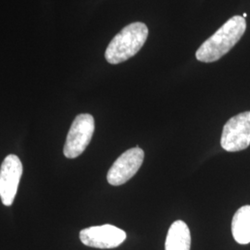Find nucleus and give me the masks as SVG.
I'll list each match as a JSON object with an SVG mask.
<instances>
[{
    "label": "nucleus",
    "mask_w": 250,
    "mask_h": 250,
    "mask_svg": "<svg viewBox=\"0 0 250 250\" xmlns=\"http://www.w3.org/2000/svg\"><path fill=\"white\" fill-rule=\"evenodd\" d=\"M81 242L90 248L115 249L126 239V232L111 224L92 226L80 232Z\"/></svg>",
    "instance_id": "obj_6"
},
{
    "label": "nucleus",
    "mask_w": 250,
    "mask_h": 250,
    "mask_svg": "<svg viewBox=\"0 0 250 250\" xmlns=\"http://www.w3.org/2000/svg\"><path fill=\"white\" fill-rule=\"evenodd\" d=\"M22 164L16 155H9L0 168V198L3 205H12L22 175Z\"/></svg>",
    "instance_id": "obj_7"
},
{
    "label": "nucleus",
    "mask_w": 250,
    "mask_h": 250,
    "mask_svg": "<svg viewBox=\"0 0 250 250\" xmlns=\"http://www.w3.org/2000/svg\"><path fill=\"white\" fill-rule=\"evenodd\" d=\"M248 16V14L247 13H244V15H243V18H246Z\"/></svg>",
    "instance_id": "obj_10"
},
{
    "label": "nucleus",
    "mask_w": 250,
    "mask_h": 250,
    "mask_svg": "<svg viewBox=\"0 0 250 250\" xmlns=\"http://www.w3.org/2000/svg\"><path fill=\"white\" fill-rule=\"evenodd\" d=\"M148 29L143 22L125 26L107 45L105 59L110 64H119L134 57L146 43Z\"/></svg>",
    "instance_id": "obj_2"
},
{
    "label": "nucleus",
    "mask_w": 250,
    "mask_h": 250,
    "mask_svg": "<svg viewBox=\"0 0 250 250\" xmlns=\"http://www.w3.org/2000/svg\"><path fill=\"white\" fill-rule=\"evenodd\" d=\"M232 233L234 240L240 245L250 243V206H243L233 215Z\"/></svg>",
    "instance_id": "obj_9"
},
{
    "label": "nucleus",
    "mask_w": 250,
    "mask_h": 250,
    "mask_svg": "<svg viewBox=\"0 0 250 250\" xmlns=\"http://www.w3.org/2000/svg\"><path fill=\"white\" fill-rule=\"evenodd\" d=\"M95 132L94 117L88 113L79 114L72 122L67 135L63 153L68 159L79 157L88 146Z\"/></svg>",
    "instance_id": "obj_3"
},
{
    "label": "nucleus",
    "mask_w": 250,
    "mask_h": 250,
    "mask_svg": "<svg viewBox=\"0 0 250 250\" xmlns=\"http://www.w3.org/2000/svg\"><path fill=\"white\" fill-rule=\"evenodd\" d=\"M191 234L188 224L176 221L170 225L165 242V250H190Z\"/></svg>",
    "instance_id": "obj_8"
},
{
    "label": "nucleus",
    "mask_w": 250,
    "mask_h": 250,
    "mask_svg": "<svg viewBox=\"0 0 250 250\" xmlns=\"http://www.w3.org/2000/svg\"><path fill=\"white\" fill-rule=\"evenodd\" d=\"M247 29V21L242 16L228 20L213 36L207 39L197 50L196 58L201 62H214L228 53L238 43Z\"/></svg>",
    "instance_id": "obj_1"
},
{
    "label": "nucleus",
    "mask_w": 250,
    "mask_h": 250,
    "mask_svg": "<svg viewBox=\"0 0 250 250\" xmlns=\"http://www.w3.org/2000/svg\"><path fill=\"white\" fill-rule=\"evenodd\" d=\"M145 153L140 147L128 149L122 154L113 163L107 174L109 185L122 186L133 178L142 166Z\"/></svg>",
    "instance_id": "obj_5"
},
{
    "label": "nucleus",
    "mask_w": 250,
    "mask_h": 250,
    "mask_svg": "<svg viewBox=\"0 0 250 250\" xmlns=\"http://www.w3.org/2000/svg\"><path fill=\"white\" fill-rule=\"evenodd\" d=\"M250 145V111L231 118L224 126L221 146L228 152L241 151Z\"/></svg>",
    "instance_id": "obj_4"
}]
</instances>
